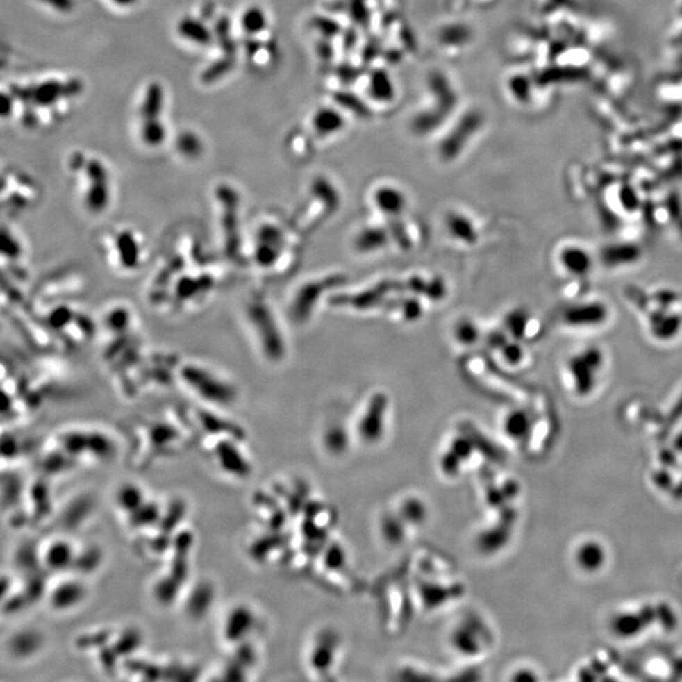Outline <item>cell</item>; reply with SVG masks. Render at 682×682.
<instances>
[{
	"mask_svg": "<svg viewBox=\"0 0 682 682\" xmlns=\"http://www.w3.org/2000/svg\"><path fill=\"white\" fill-rule=\"evenodd\" d=\"M485 614L479 610H464L447 626L446 647L463 662L481 660L495 646V631Z\"/></svg>",
	"mask_w": 682,
	"mask_h": 682,
	"instance_id": "6da1fadb",
	"label": "cell"
},
{
	"mask_svg": "<svg viewBox=\"0 0 682 682\" xmlns=\"http://www.w3.org/2000/svg\"><path fill=\"white\" fill-rule=\"evenodd\" d=\"M606 358L601 349L589 347L571 356L567 363V374L572 390L581 397L589 396L598 383V376L604 369Z\"/></svg>",
	"mask_w": 682,
	"mask_h": 682,
	"instance_id": "7a4b0ae2",
	"label": "cell"
},
{
	"mask_svg": "<svg viewBox=\"0 0 682 682\" xmlns=\"http://www.w3.org/2000/svg\"><path fill=\"white\" fill-rule=\"evenodd\" d=\"M388 397L378 392L368 399L362 416L358 419L356 433L358 441L365 446H374L383 440L387 427Z\"/></svg>",
	"mask_w": 682,
	"mask_h": 682,
	"instance_id": "3957f363",
	"label": "cell"
},
{
	"mask_svg": "<svg viewBox=\"0 0 682 682\" xmlns=\"http://www.w3.org/2000/svg\"><path fill=\"white\" fill-rule=\"evenodd\" d=\"M609 319V308L604 302L588 301L569 306L563 313V321L575 328L603 326Z\"/></svg>",
	"mask_w": 682,
	"mask_h": 682,
	"instance_id": "277c9868",
	"label": "cell"
},
{
	"mask_svg": "<svg viewBox=\"0 0 682 682\" xmlns=\"http://www.w3.org/2000/svg\"><path fill=\"white\" fill-rule=\"evenodd\" d=\"M412 532L430 522L431 508L424 497L416 493H404L390 506Z\"/></svg>",
	"mask_w": 682,
	"mask_h": 682,
	"instance_id": "5b68a950",
	"label": "cell"
},
{
	"mask_svg": "<svg viewBox=\"0 0 682 682\" xmlns=\"http://www.w3.org/2000/svg\"><path fill=\"white\" fill-rule=\"evenodd\" d=\"M342 277L335 276V277H326V278L317 279L313 282H307L306 285H302L301 290L297 291L293 301V313H294V320L306 321L307 317L313 311V307L320 299V296L328 291L330 285H340Z\"/></svg>",
	"mask_w": 682,
	"mask_h": 682,
	"instance_id": "8992f818",
	"label": "cell"
},
{
	"mask_svg": "<svg viewBox=\"0 0 682 682\" xmlns=\"http://www.w3.org/2000/svg\"><path fill=\"white\" fill-rule=\"evenodd\" d=\"M558 262L574 277H584L592 269V254L579 245L564 247L558 253Z\"/></svg>",
	"mask_w": 682,
	"mask_h": 682,
	"instance_id": "52a82bcc",
	"label": "cell"
},
{
	"mask_svg": "<svg viewBox=\"0 0 682 682\" xmlns=\"http://www.w3.org/2000/svg\"><path fill=\"white\" fill-rule=\"evenodd\" d=\"M376 209L390 219H399L406 210V197L394 188H381L374 194Z\"/></svg>",
	"mask_w": 682,
	"mask_h": 682,
	"instance_id": "ba28073f",
	"label": "cell"
},
{
	"mask_svg": "<svg viewBox=\"0 0 682 682\" xmlns=\"http://www.w3.org/2000/svg\"><path fill=\"white\" fill-rule=\"evenodd\" d=\"M531 426L532 422L529 412L521 408H515L509 411L501 424L504 435L508 438L509 441H513L515 444H521L522 441L521 439L529 433Z\"/></svg>",
	"mask_w": 682,
	"mask_h": 682,
	"instance_id": "9c48e42d",
	"label": "cell"
},
{
	"mask_svg": "<svg viewBox=\"0 0 682 682\" xmlns=\"http://www.w3.org/2000/svg\"><path fill=\"white\" fill-rule=\"evenodd\" d=\"M446 228L450 235L461 243L475 244L479 237L473 222L460 213H450L446 216Z\"/></svg>",
	"mask_w": 682,
	"mask_h": 682,
	"instance_id": "30bf717a",
	"label": "cell"
},
{
	"mask_svg": "<svg viewBox=\"0 0 682 682\" xmlns=\"http://www.w3.org/2000/svg\"><path fill=\"white\" fill-rule=\"evenodd\" d=\"M390 242V231L381 226H368L360 230L356 237V251L373 253L381 251Z\"/></svg>",
	"mask_w": 682,
	"mask_h": 682,
	"instance_id": "8fae6325",
	"label": "cell"
},
{
	"mask_svg": "<svg viewBox=\"0 0 682 682\" xmlns=\"http://www.w3.org/2000/svg\"><path fill=\"white\" fill-rule=\"evenodd\" d=\"M606 552L597 542H585L579 544L575 552V563L581 570L595 571L604 564Z\"/></svg>",
	"mask_w": 682,
	"mask_h": 682,
	"instance_id": "7c38bea8",
	"label": "cell"
},
{
	"mask_svg": "<svg viewBox=\"0 0 682 682\" xmlns=\"http://www.w3.org/2000/svg\"><path fill=\"white\" fill-rule=\"evenodd\" d=\"M529 316L522 308L509 311L506 316V326L513 338H523L529 330Z\"/></svg>",
	"mask_w": 682,
	"mask_h": 682,
	"instance_id": "4fadbf2b",
	"label": "cell"
},
{
	"mask_svg": "<svg viewBox=\"0 0 682 682\" xmlns=\"http://www.w3.org/2000/svg\"><path fill=\"white\" fill-rule=\"evenodd\" d=\"M454 334H455V339L458 342H460L461 345H467V347H472L481 338L479 328L475 325L474 321L469 320V319H461V320L458 321Z\"/></svg>",
	"mask_w": 682,
	"mask_h": 682,
	"instance_id": "5bb4252c",
	"label": "cell"
},
{
	"mask_svg": "<svg viewBox=\"0 0 682 682\" xmlns=\"http://www.w3.org/2000/svg\"><path fill=\"white\" fill-rule=\"evenodd\" d=\"M81 597V589L77 585L67 584L61 586L55 594H53V604L58 608L70 606L76 603Z\"/></svg>",
	"mask_w": 682,
	"mask_h": 682,
	"instance_id": "9a60e30c",
	"label": "cell"
},
{
	"mask_svg": "<svg viewBox=\"0 0 682 682\" xmlns=\"http://www.w3.org/2000/svg\"><path fill=\"white\" fill-rule=\"evenodd\" d=\"M638 257V251L634 247H610L606 253V262L609 265H619L633 262Z\"/></svg>",
	"mask_w": 682,
	"mask_h": 682,
	"instance_id": "2e32d148",
	"label": "cell"
},
{
	"mask_svg": "<svg viewBox=\"0 0 682 682\" xmlns=\"http://www.w3.org/2000/svg\"><path fill=\"white\" fill-rule=\"evenodd\" d=\"M397 306L398 313H401V317L404 320L415 321L421 317L422 306H421L418 299H413V297L399 299V303H397Z\"/></svg>",
	"mask_w": 682,
	"mask_h": 682,
	"instance_id": "e0dca14e",
	"label": "cell"
},
{
	"mask_svg": "<svg viewBox=\"0 0 682 682\" xmlns=\"http://www.w3.org/2000/svg\"><path fill=\"white\" fill-rule=\"evenodd\" d=\"M499 351L501 353V356L504 359V362L509 364V365H518L519 363H522L523 356H524V353H523V348L515 341H507L501 349Z\"/></svg>",
	"mask_w": 682,
	"mask_h": 682,
	"instance_id": "ac0fdd59",
	"label": "cell"
},
{
	"mask_svg": "<svg viewBox=\"0 0 682 682\" xmlns=\"http://www.w3.org/2000/svg\"><path fill=\"white\" fill-rule=\"evenodd\" d=\"M49 564L53 567H63L70 563L71 550L69 546L57 543L49 552Z\"/></svg>",
	"mask_w": 682,
	"mask_h": 682,
	"instance_id": "d6986e66",
	"label": "cell"
},
{
	"mask_svg": "<svg viewBox=\"0 0 682 682\" xmlns=\"http://www.w3.org/2000/svg\"><path fill=\"white\" fill-rule=\"evenodd\" d=\"M535 669L532 667H527L526 665L517 663L513 667L509 668L507 671V680L512 681H521V680H537L538 676L535 675Z\"/></svg>",
	"mask_w": 682,
	"mask_h": 682,
	"instance_id": "ffe728a7",
	"label": "cell"
}]
</instances>
